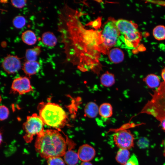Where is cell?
I'll return each mask as SVG.
<instances>
[{"mask_svg": "<svg viewBox=\"0 0 165 165\" xmlns=\"http://www.w3.org/2000/svg\"><path fill=\"white\" fill-rule=\"evenodd\" d=\"M64 158L65 163L68 165H75L77 163L79 160L77 153L71 150L66 151Z\"/></svg>", "mask_w": 165, "mask_h": 165, "instance_id": "obj_20", "label": "cell"}, {"mask_svg": "<svg viewBox=\"0 0 165 165\" xmlns=\"http://www.w3.org/2000/svg\"><path fill=\"white\" fill-rule=\"evenodd\" d=\"M113 138L119 148L129 149L134 146V137L129 130H124L117 132L114 134Z\"/></svg>", "mask_w": 165, "mask_h": 165, "instance_id": "obj_8", "label": "cell"}, {"mask_svg": "<svg viewBox=\"0 0 165 165\" xmlns=\"http://www.w3.org/2000/svg\"><path fill=\"white\" fill-rule=\"evenodd\" d=\"M116 25L120 33L121 46L129 49L136 47L141 38L137 25L123 19L116 20Z\"/></svg>", "mask_w": 165, "mask_h": 165, "instance_id": "obj_4", "label": "cell"}, {"mask_svg": "<svg viewBox=\"0 0 165 165\" xmlns=\"http://www.w3.org/2000/svg\"><path fill=\"white\" fill-rule=\"evenodd\" d=\"M41 51L40 46H36L33 48L27 49L25 53L26 61H36L38 56L40 54Z\"/></svg>", "mask_w": 165, "mask_h": 165, "instance_id": "obj_19", "label": "cell"}, {"mask_svg": "<svg viewBox=\"0 0 165 165\" xmlns=\"http://www.w3.org/2000/svg\"><path fill=\"white\" fill-rule=\"evenodd\" d=\"M12 23L14 27L17 29H21L25 25L26 20L23 16L19 15L15 16L13 19Z\"/></svg>", "mask_w": 165, "mask_h": 165, "instance_id": "obj_24", "label": "cell"}, {"mask_svg": "<svg viewBox=\"0 0 165 165\" xmlns=\"http://www.w3.org/2000/svg\"><path fill=\"white\" fill-rule=\"evenodd\" d=\"M38 108L39 115L45 124L57 130L67 125L68 116L59 105L50 102H42L39 104Z\"/></svg>", "mask_w": 165, "mask_h": 165, "instance_id": "obj_3", "label": "cell"}, {"mask_svg": "<svg viewBox=\"0 0 165 165\" xmlns=\"http://www.w3.org/2000/svg\"><path fill=\"white\" fill-rule=\"evenodd\" d=\"M161 75L164 82L165 83V67L162 70Z\"/></svg>", "mask_w": 165, "mask_h": 165, "instance_id": "obj_32", "label": "cell"}, {"mask_svg": "<svg viewBox=\"0 0 165 165\" xmlns=\"http://www.w3.org/2000/svg\"><path fill=\"white\" fill-rule=\"evenodd\" d=\"M41 41L45 45L50 47H53L56 45L57 39L52 32L46 31L44 32L42 35Z\"/></svg>", "mask_w": 165, "mask_h": 165, "instance_id": "obj_14", "label": "cell"}, {"mask_svg": "<svg viewBox=\"0 0 165 165\" xmlns=\"http://www.w3.org/2000/svg\"><path fill=\"white\" fill-rule=\"evenodd\" d=\"M143 81L149 88H155L159 86L160 80L159 77L153 74H150L144 78Z\"/></svg>", "mask_w": 165, "mask_h": 165, "instance_id": "obj_17", "label": "cell"}, {"mask_svg": "<svg viewBox=\"0 0 165 165\" xmlns=\"http://www.w3.org/2000/svg\"><path fill=\"white\" fill-rule=\"evenodd\" d=\"M40 63L37 61H26L24 63L22 70L27 75L30 76L36 74L40 68Z\"/></svg>", "mask_w": 165, "mask_h": 165, "instance_id": "obj_12", "label": "cell"}, {"mask_svg": "<svg viewBox=\"0 0 165 165\" xmlns=\"http://www.w3.org/2000/svg\"><path fill=\"white\" fill-rule=\"evenodd\" d=\"M12 91L19 95H23L33 91L30 80L26 77H20L14 79L11 86Z\"/></svg>", "mask_w": 165, "mask_h": 165, "instance_id": "obj_9", "label": "cell"}, {"mask_svg": "<svg viewBox=\"0 0 165 165\" xmlns=\"http://www.w3.org/2000/svg\"><path fill=\"white\" fill-rule=\"evenodd\" d=\"M0 119L1 121L6 119L8 117L9 111L8 108L6 106L2 105L0 107Z\"/></svg>", "mask_w": 165, "mask_h": 165, "instance_id": "obj_26", "label": "cell"}, {"mask_svg": "<svg viewBox=\"0 0 165 165\" xmlns=\"http://www.w3.org/2000/svg\"><path fill=\"white\" fill-rule=\"evenodd\" d=\"M138 162L136 156L133 154L128 161L123 165H138Z\"/></svg>", "mask_w": 165, "mask_h": 165, "instance_id": "obj_28", "label": "cell"}, {"mask_svg": "<svg viewBox=\"0 0 165 165\" xmlns=\"http://www.w3.org/2000/svg\"><path fill=\"white\" fill-rule=\"evenodd\" d=\"M104 46L108 50L113 46H122L120 33L116 25V20L110 18L101 31Z\"/></svg>", "mask_w": 165, "mask_h": 165, "instance_id": "obj_6", "label": "cell"}, {"mask_svg": "<svg viewBox=\"0 0 165 165\" xmlns=\"http://www.w3.org/2000/svg\"><path fill=\"white\" fill-rule=\"evenodd\" d=\"M21 38L24 43L28 45H34L37 41L35 33L31 30H27L24 31L22 33Z\"/></svg>", "mask_w": 165, "mask_h": 165, "instance_id": "obj_16", "label": "cell"}, {"mask_svg": "<svg viewBox=\"0 0 165 165\" xmlns=\"http://www.w3.org/2000/svg\"><path fill=\"white\" fill-rule=\"evenodd\" d=\"M147 2L156 4L157 5L163 6H165V1H158V0H149L147 1Z\"/></svg>", "mask_w": 165, "mask_h": 165, "instance_id": "obj_30", "label": "cell"}, {"mask_svg": "<svg viewBox=\"0 0 165 165\" xmlns=\"http://www.w3.org/2000/svg\"><path fill=\"white\" fill-rule=\"evenodd\" d=\"M77 154L79 159L83 162H89L95 157L96 151L90 145L84 144L79 148Z\"/></svg>", "mask_w": 165, "mask_h": 165, "instance_id": "obj_11", "label": "cell"}, {"mask_svg": "<svg viewBox=\"0 0 165 165\" xmlns=\"http://www.w3.org/2000/svg\"><path fill=\"white\" fill-rule=\"evenodd\" d=\"M165 83L160 84L153 97L141 111L151 115L160 121L165 118Z\"/></svg>", "mask_w": 165, "mask_h": 165, "instance_id": "obj_5", "label": "cell"}, {"mask_svg": "<svg viewBox=\"0 0 165 165\" xmlns=\"http://www.w3.org/2000/svg\"><path fill=\"white\" fill-rule=\"evenodd\" d=\"M20 58L17 56L8 54L4 58L2 67L4 70L9 74H14L21 68Z\"/></svg>", "mask_w": 165, "mask_h": 165, "instance_id": "obj_10", "label": "cell"}, {"mask_svg": "<svg viewBox=\"0 0 165 165\" xmlns=\"http://www.w3.org/2000/svg\"><path fill=\"white\" fill-rule=\"evenodd\" d=\"M148 142L147 140L143 139H140L138 141V145L139 147L141 148L147 146L148 145Z\"/></svg>", "mask_w": 165, "mask_h": 165, "instance_id": "obj_29", "label": "cell"}, {"mask_svg": "<svg viewBox=\"0 0 165 165\" xmlns=\"http://www.w3.org/2000/svg\"><path fill=\"white\" fill-rule=\"evenodd\" d=\"M27 0H11V3L12 5L14 7L21 9L24 7L26 5Z\"/></svg>", "mask_w": 165, "mask_h": 165, "instance_id": "obj_27", "label": "cell"}, {"mask_svg": "<svg viewBox=\"0 0 165 165\" xmlns=\"http://www.w3.org/2000/svg\"><path fill=\"white\" fill-rule=\"evenodd\" d=\"M99 107L95 103L93 102H88L84 107V115L89 118H94L99 113Z\"/></svg>", "mask_w": 165, "mask_h": 165, "instance_id": "obj_15", "label": "cell"}, {"mask_svg": "<svg viewBox=\"0 0 165 165\" xmlns=\"http://www.w3.org/2000/svg\"><path fill=\"white\" fill-rule=\"evenodd\" d=\"M80 165H93L92 164L89 162H83Z\"/></svg>", "mask_w": 165, "mask_h": 165, "instance_id": "obj_33", "label": "cell"}, {"mask_svg": "<svg viewBox=\"0 0 165 165\" xmlns=\"http://www.w3.org/2000/svg\"><path fill=\"white\" fill-rule=\"evenodd\" d=\"M79 15L66 4L59 13L57 30L66 60L82 71H91L98 75L102 68L100 56L109 50L104 45L101 31L85 28Z\"/></svg>", "mask_w": 165, "mask_h": 165, "instance_id": "obj_1", "label": "cell"}, {"mask_svg": "<svg viewBox=\"0 0 165 165\" xmlns=\"http://www.w3.org/2000/svg\"><path fill=\"white\" fill-rule=\"evenodd\" d=\"M100 81L101 84L104 86L111 87L115 83V77L113 74L106 71L101 76Z\"/></svg>", "mask_w": 165, "mask_h": 165, "instance_id": "obj_18", "label": "cell"}, {"mask_svg": "<svg viewBox=\"0 0 165 165\" xmlns=\"http://www.w3.org/2000/svg\"><path fill=\"white\" fill-rule=\"evenodd\" d=\"M160 123L162 129L165 131V118L161 120Z\"/></svg>", "mask_w": 165, "mask_h": 165, "instance_id": "obj_31", "label": "cell"}, {"mask_svg": "<svg viewBox=\"0 0 165 165\" xmlns=\"http://www.w3.org/2000/svg\"><path fill=\"white\" fill-rule=\"evenodd\" d=\"M154 37L158 40L165 39V27L163 25H158L155 27L153 31Z\"/></svg>", "mask_w": 165, "mask_h": 165, "instance_id": "obj_23", "label": "cell"}, {"mask_svg": "<svg viewBox=\"0 0 165 165\" xmlns=\"http://www.w3.org/2000/svg\"><path fill=\"white\" fill-rule=\"evenodd\" d=\"M130 157V152L128 149L120 148L117 152L115 159L118 163L123 165L128 161Z\"/></svg>", "mask_w": 165, "mask_h": 165, "instance_id": "obj_22", "label": "cell"}, {"mask_svg": "<svg viewBox=\"0 0 165 165\" xmlns=\"http://www.w3.org/2000/svg\"><path fill=\"white\" fill-rule=\"evenodd\" d=\"M48 165H65L64 161L59 157L50 158L47 160Z\"/></svg>", "mask_w": 165, "mask_h": 165, "instance_id": "obj_25", "label": "cell"}, {"mask_svg": "<svg viewBox=\"0 0 165 165\" xmlns=\"http://www.w3.org/2000/svg\"><path fill=\"white\" fill-rule=\"evenodd\" d=\"M99 114L105 118L111 117L113 114V108L111 105L108 103L101 104L99 107Z\"/></svg>", "mask_w": 165, "mask_h": 165, "instance_id": "obj_21", "label": "cell"}, {"mask_svg": "<svg viewBox=\"0 0 165 165\" xmlns=\"http://www.w3.org/2000/svg\"><path fill=\"white\" fill-rule=\"evenodd\" d=\"M35 147V150L42 158L48 159L62 156L66 152V143L58 130L49 129L37 136Z\"/></svg>", "mask_w": 165, "mask_h": 165, "instance_id": "obj_2", "label": "cell"}, {"mask_svg": "<svg viewBox=\"0 0 165 165\" xmlns=\"http://www.w3.org/2000/svg\"><path fill=\"white\" fill-rule=\"evenodd\" d=\"M163 145L164 146V154H165V139L164 140L163 142Z\"/></svg>", "mask_w": 165, "mask_h": 165, "instance_id": "obj_34", "label": "cell"}, {"mask_svg": "<svg viewBox=\"0 0 165 165\" xmlns=\"http://www.w3.org/2000/svg\"><path fill=\"white\" fill-rule=\"evenodd\" d=\"M107 54L110 61L114 64L121 63L124 58L123 52L121 50L117 48L110 49Z\"/></svg>", "mask_w": 165, "mask_h": 165, "instance_id": "obj_13", "label": "cell"}, {"mask_svg": "<svg viewBox=\"0 0 165 165\" xmlns=\"http://www.w3.org/2000/svg\"><path fill=\"white\" fill-rule=\"evenodd\" d=\"M45 124L39 116L36 113L28 116L24 123L23 128L25 132L23 137L25 141L27 143H31L33 139V137L42 134L44 131Z\"/></svg>", "mask_w": 165, "mask_h": 165, "instance_id": "obj_7", "label": "cell"}, {"mask_svg": "<svg viewBox=\"0 0 165 165\" xmlns=\"http://www.w3.org/2000/svg\"><path fill=\"white\" fill-rule=\"evenodd\" d=\"M164 165H165V164Z\"/></svg>", "mask_w": 165, "mask_h": 165, "instance_id": "obj_35", "label": "cell"}]
</instances>
